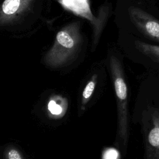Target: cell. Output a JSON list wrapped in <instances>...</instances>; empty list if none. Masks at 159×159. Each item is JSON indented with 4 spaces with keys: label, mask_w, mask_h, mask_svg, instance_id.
Listing matches in <instances>:
<instances>
[{
    "label": "cell",
    "mask_w": 159,
    "mask_h": 159,
    "mask_svg": "<svg viewBox=\"0 0 159 159\" xmlns=\"http://www.w3.org/2000/svg\"><path fill=\"white\" fill-rule=\"evenodd\" d=\"M110 71L114 85L117 109V134L116 145L126 152L129 135L128 89L124 73L120 61L114 56L110 58Z\"/></svg>",
    "instance_id": "obj_1"
},
{
    "label": "cell",
    "mask_w": 159,
    "mask_h": 159,
    "mask_svg": "<svg viewBox=\"0 0 159 159\" xmlns=\"http://www.w3.org/2000/svg\"><path fill=\"white\" fill-rule=\"evenodd\" d=\"M78 42L79 35L75 25L59 31L53 46L45 57V63L53 68L63 65L72 57Z\"/></svg>",
    "instance_id": "obj_2"
},
{
    "label": "cell",
    "mask_w": 159,
    "mask_h": 159,
    "mask_svg": "<svg viewBox=\"0 0 159 159\" xmlns=\"http://www.w3.org/2000/svg\"><path fill=\"white\" fill-rule=\"evenodd\" d=\"M143 128L145 158L159 159V107L145 112Z\"/></svg>",
    "instance_id": "obj_3"
},
{
    "label": "cell",
    "mask_w": 159,
    "mask_h": 159,
    "mask_svg": "<svg viewBox=\"0 0 159 159\" xmlns=\"http://www.w3.org/2000/svg\"><path fill=\"white\" fill-rule=\"evenodd\" d=\"M129 12L138 29L149 39L159 42V20L139 8L131 7Z\"/></svg>",
    "instance_id": "obj_4"
},
{
    "label": "cell",
    "mask_w": 159,
    "mask_h": 159,
    "mask_svg": "<svg viewBox=\"0 0 159 159\" xmlns=\"http://www.w3.org/2000/svg\"><path fill=\"white\" fill-rule=\"evenodd\" d=\"M30 1L31 0H4L1 6V24L20 12Z\"/></svg>",
    "instance_id": "obj_5"
},
{
    "label": "cell",
    "mask_w": 159,
    "mask_h": 159,
    "mask_svg": "<svg viewBox=\"0 0 159 159\" xmlns=\"http://www.w3.org/2000/svg\"><path fill=\"white\" fill-rule=\"evenodd\" d=\"M98 75L94 74L88 80L81 93V102L80 105V112H83L86 109V106L90 101L95 90L98 83Z\"/></svg>",
    "instance_id": "obj_6"
},
{
    "label": "cell",
    "mask_w": 159,
    "mask_h": 159,
    "mask_svg": "<svg viewBox=\"0 0 159 159\" xmlns=\"http://www.w3.org/2000/svg\"><path fill=\"white\" fill-rule=\"evenodd\" d=\"M136 48L143 54L153 61L159 63V46L147 43L137 40L135 42Z\"/></svg>",
    "instance_id": "obj_7"
},
{
    "label": "cell",
    "mask_w": 159,
    "mask_h": 159,
    "mask_svg": "<svg viewBox=\"0 0 159 159\" xmlns=\"http://www.w3.org/2000/svg\"><path fill=\"white\" fill-rule=\"evenodd\" d=\"M2 159H26V158L19 147L12 144H8L2 151Z\"/></svg>",
    "instance_id": "obj_8"
}]
</instances>
